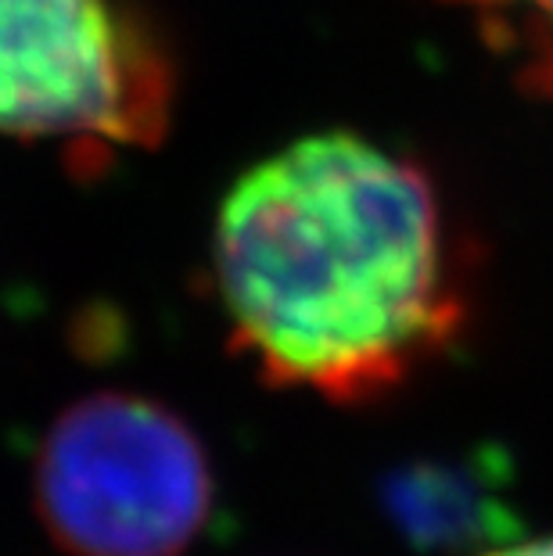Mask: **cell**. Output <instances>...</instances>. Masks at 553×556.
Segmentation results:
<instances>
[{
  "mask_svg": "<svg viewBox=\"0 0 553 556\" xmlns=\"http://www.w3.org/2000/svg\"><path fill=\"white\" fill-rule=\"evenodd\" d=\"M213 274L259 374L341 406L392 395L450 352L467 319L431 176L341 129L280 148L230 187Z\"/></svg>",
  "mask_w": 553,
  "mask_h": 556,
  "instance_id": "cell-1",
  "label": "cell"
},
{
  "mask_svg": "<svg viewBox=\"0 0 553 556\" xmlns=\"http://www.w3.org/2000/svg\"><path fill=\"white\" fill-rule=\"evenodd\" d=\"M173 73L115 0H0V134L155 144Z\"/></svg>",
  "mask_w": 553,
  "mask_h": 556,
  "instance_id": "cell-3",
  "label": "cell"
},
{
  "mask_svg": "<svg viewBox=\"0 0 553 556\" xmlns=\"http://www.w3.org/2000/svg\"><path fill=\"white\" fill-rule=\"evenodd\" d=\"M216 503L202 438L155 399L98 392L43 434L33 506L65 556H184Z\"/></svg>",
  "mask_w": 553,
  "mask_h": 556,
  "instance_id": "cell-2",
  "label": "cell"
},
{
  "mask_svg": "<svg viewBox=\"0 0 553 556\" xmlns=\"http://www.w3.org/2000/svg\"><path fill=\"white\" fill-rule=\"evenodd\" d=\"M511 464L492 448L420 456L381 478V510L399 539L425 553H456L514 531V506L503 489Z\"/></svg>",
  "mask_w": 553,
  "mask_h": 556,
  "instance_id": "cell-4",
  "label": "cell"
},
{
  "mask_svg": "<svg viewBox=\"0 0 553 556\" xmlns=\"http://www.w3.org/2000/svg\"><path fill=\"white\" fill-rule=\"evenodd\" d=\"M481 556H553V535L528 539V542H511V546H500V549L481 553Z\"/></svg>",
  "mask_w": 553,
  "mask_h": 556,
  "instance_id": "cell-5",
  "label": "cell"
},
{
  "mask_svg": "<svg viewBox=\"0 0 553 556\" xmlns=\"http://www.w3.org/2000/svg\"><path fill=\"white\" fill-rule=\"evenodd\" d=\"M456 4H470V8H532L543 11L553 18V0H456Z\"/></svg>",
  "mask_w": 553,
  "mask_h": 556,
  "instance_id": "cell-6",
  "label": "cell"
}]
</instances>
